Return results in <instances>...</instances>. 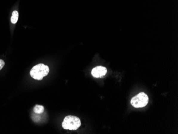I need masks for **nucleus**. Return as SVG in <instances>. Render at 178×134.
Wrapping results in <instances>:
<instances>
[{
  "instance_id": "obj_3",
  "label": "nucleus",
  "mask_w": 178,
  "mask_h": 134,
  "mask_svg": "<svg viewBox=\"0 0 178 134\" xmlns=\"http://www.w3.org/2000/svg\"><path fill=\"white\" fill-rule=\"evenodd\" d=\"M148 101V96L144 92H140L131 99V104L136 108H140L146 106Z\"/></svg>"
},
{
  "instance_id": "obj_6",
  "label": "nucleus",
  "mask_w": 178,
  "mask_h": 134,
  "mask_svg": "<svg viewBox=\"0 0 178 134\" xmlns=\"http://www.w3.org/2000/svg\"><path fill=\"white\" fill-rule=\"evenodd\" d=\"M13 16L11 18V22L13 24H16L17 22L18 19V16H19V13L17 11H13Z\"/></svg>"
},
{
  "instance_id": "obj_5",
  "label": "nucleus",
  "mask_w": 178,
  "mask_h": 134,
  "mask_svg": "<svg viewBox=\"0 0 178 134\" xmlns=\"http://www.w3.org/2000/svg\"><path fill=\"white\" fill-rule=\"evenodd\" d=\"M44 107L42 106V105H35L34 107V112L36 114H42V113L44 112Z\"/></svg>"
},
{
  "instance_id": "obj_4",
  "label": "nucleus",
  "mask_w": 178,
  "mask_h": 134,
  "mask_svg": "<svg viewBox=\"0 0 178 134\" xmlns=\"http://www.w3.org/2000/svg\"><path fill=\"white\" fill-rule=\"evenodd\" d=\"M107 72L106 67L102 66H99L94 67L93 68L91 71V74L93 77H100L105 75Z\"/></svg>"
},
{
  "instance_id": "obj_2",
  "label": "nucleus",
  "mask_w": 178,
  "mask_h": 134,
  "mask_svg": "<svg viewBox=\"0 0 178 134\" xmlns=\"http://www.w3.org/2000/svg\"><path fill=\"white\" fill-rule=\"evenodd\" d=\"M81 125V120L78 117L68 115L65 118L62 123V126L65 129L76 130Z\"/></svg>"
},
{
  "instance_id": "obj_7",
  "label": "nucleus",
  "mask_w": 178,
  "mask_h": 134,
  "mask_svg": "<svg viewBox=\"0 0 178 134\" xmlns=\"http://www.w3.org/2000/svg\"><path fill=\"white\" fill-rule=\"evenodd\" d=\"M4 65H5L4 61L3 60H0V70L2 69L3 67L4 66Z\"/></svg>"
},
{
  "instance_id": "obj_1",
  "label": "nucleus",
  "mask_w": 178,
  "mask_h": 134,
  "mask_svg": "<svg viewBox=\"0 0 178 134\" xmlns=\"http://www.w3.org/2000/svg\"><path fill=\"white\" fill-rule=\"evenodd\" d=\"M49 72V68L47 66L43 64H39L33 67L30 71V75L34 79L42 80L48 74Z\"/></svg>"
}]
</instances>
